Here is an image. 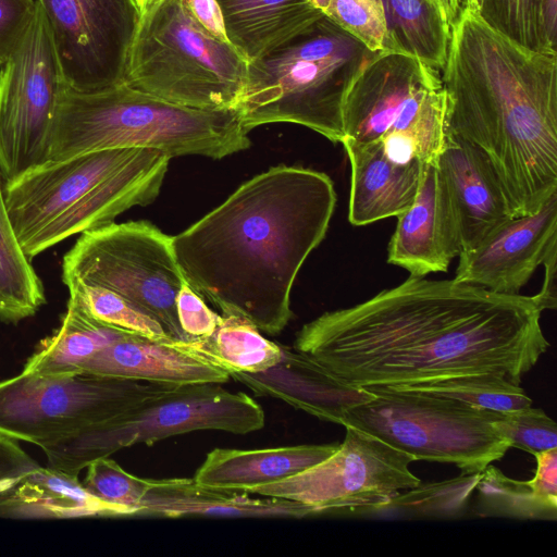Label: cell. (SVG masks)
Instances as JSON below:
<instances>
[{
  "mask_svg": "<svg viewBox=\"0 0 557 557\" xmlns=\"http://www.w3.org/2000/svg\"><path fill=\"white\" fill-rule=\"evenodd\" d=\"M532 296L410 275L296 334L304 352L349 384L393 386L466 373L520 385L549 348Z\"/></svg>",
  "mask_w": 557,
  "mask_h": 557,
  "instance_id": "cell-1",
  "label": "cell"
},
{
  "mask_svg": "<svg viewBox=\"0 0 557 557\" xmlns=\"http://www.w3.org/2000/svg\"><path fill=\"white\" fill-rule=\"evenodd\" d=\"M335 205L325 173L274 166L172 236L173 251L189 286L222 315L276 335L292 318L295 278L325 237Z\"/></svg>",
  "mask_w": 557,
  "mask_h": 557,
  "instance_id": "cell-2",
  "label": "cell"
},
{
  "mask_svg": "<svg viewBox=\"0 0 557 557\" xmlns=\"http://www.w3.org/2000/svg\"><path fill=\"white\" fill-rule=\"evenodd\" d=\"M441 71L446 132L488 158L513 216L537 211L557 193V54L462 8Z\"/></svg>",
  "mask_w": 557,
  "mask_h": 557,
  "instance_id": "cell-3",
  "label": "cell"
},
{
  "mask_svg": "<svg viewBox=\"0 0 557 557\" xmlns=\"http://www.w3.org/2000/svg\"><path fill=\"white\" fill-rule=\"evenodd\" d=\"M172 158L146 147L113 148L47 162L4 184L17 240L33 259L60 242L150 205Z\"/></svg>",
  "mask_w": 557,
  "mask_h": 557,
  "instance_id": "cell-4",
  "label": "cell"
},
{
  "mask_svg": "<svg viewBox=\"0 0 557 557\" xmlns=\"http://www.w3.org/2000/svg\"><path fill=\"white\" fill-rule=\"evenodd\" d=\"M238 112L177 106L125 83L96 92L67 88L59 106L49 160L103 149L146 147L169 154L222 159L250 146Z\"/></svg>",
  "mask_w": 557,
  "mask_h": 557,
  "instance_id": "cell-5",
  "label": "cell"
},
{
  "mask_svg": "<svg viewBox=\"0 0 557 557\" xmlns=\"http://www.w3.org/2000/svg\"><path fill=\"white\" fill-rule=\"evenodd\" d=\"M172 386L88 372L22 371L0 381V434L39 446L49 468L78 476L89 463L108 457L112 420Z\"/></svg>",
  "mask_w": 557,
  "mask_h": 557,
  "instance_id": "cell-6",
  "label": "cell"
},
{
  "mask_svg": "<svg viewBox=\"0 0 557 557\" xmlns=\"http://www.w3.org/2000/svg\"><path fill=\"white\" fill-rule=\"evenodd\" d=\"M363 51L324 16L312 29L248 62L235 109L242 125L249 132L263 124L294 123L342 143L344 97Z\"/></svg>",
  "mask_w": 557,
  "mask_h": 557,
  "instance_id": "cell-7",
  "label": "cell"
},
{
  "mask_svg": "<svg viewBox=\"0 0 557 557\" xmlns=\"http://www.w3.org/2000/svg\"><path fill=\"white\" fill-rule=\"evenodd\" d=\"M247 73L248 61L206 32L183 0H158L140 12L126 85L186 108L235 110Z\"/></svg>",
  "mask_w": 557,
  "mask_h": 557,
  "instance_id": "cell-8",
  "label": "cell"
},
{
  "mask_svg": "<svg viewBox=\"0 0 557 557\" xmlns=\"http://www.w3.org/2000/svg\"><path fill=\"white\" fill-rule=\"evenodd\" d=\"M445 112L438 70L407 50L364 49L344 97V140L367 144L405 135L417 145L423 163L435 164L445 145Z\"/></svg>",
  "mask_w": 557,
  "mask_h": 557,
  "instance_id": "cell-9",
  "label": "cell"
},
{
  "mask_svg": "<svg viewBox=\"0 0 557 557\" xmlns=\"http://www.w3.org/2000/svg\"><path fill=\"white\" fill-rule=\"evenodd\" d=\"M374 397L348 409L342 425L364 431L411 456L480 473L504 457L509 443L494 430L499 412L453 399L366 387Z\"/></svg>",
  "mask_w": 557,
  "mask_h": 557,
  "instance_id": "cell-10",
  "label": "cell"
},
{
  "mask_svg": "<svg viewBox=\"0 0 557 557\" xmlns=\"http://www.w3.org/2000/svg\"><path fill=\"white\" fill-rule=\"evenodd\" d=\"M62 281L108 289L154 318L172 339H191L177 318L186 280L172 236L149 222L111 223L81 234L63 258Z\"/></svg>",
  "mask_w": 557,
  "mask_h": 557,
  "instance_id": "cell-11",
  "label": "cell"
},
{
  "mask_svg": "<svg viewBox=\"0 0 557 557\" xmlns=\"http://www.w3.org/2000/svg\"><path fill=\"white\" fill-rule=\"evenodd\" d=\"M67 88L37 4L28 32L0 71V172L4 184L48 162L55 115Z\"/></svg>",
  "mask_w": 557,
  "mask_h": 557,
  "instance_id": "cell-12",
  "label": "cell"
},
{
  "mask_svg": "<svg viewBox=\"0 0 557 557\" xmlns=\"http://www.w3.org/2000/svg\"><path fill=\"white\" fill-rule=\"evenodd\" d=\"M338 449L320 463L252 494L327 510H377L421 481L409 469L414 459L380 438L346 425Z\"/></svg>",
  "mask_w": 557,
  "mask_h": 557,
  "instance_id": "cell-13",
  "label": "cell"
},
{
  "mask_svg": "<svg viewBox=\"0 0 557 557\" xmlns=\"http://www.w3.org/2000/svg\"><path fill=\"white\" fill-rule=\"evenodd\" d=\"M69 89L96 92L125 83L138 27L136 0H36Z\"/></svg>",
  "mask_w": 557,
  "mask_h": 557,
  "instance_id": "cell-14",
  "label": "cell"
},
{
  "mask_svg": "<svg viewBox=\"0 0 557 557\" xmlns=\"http://www.w3.org/2000/svg\"><path fill=\"white\" fill-rule=\"evenodd\" d=\"M262 407L249 395L215 383L172 386L134 405L108 426V456L199 430L247 434L263 428Z\"/></svg>",
  "mask_w": 557,
  "mask_h": 557,
  "instance_id": "cell-15",
  "label": "cell"
},
{
  "mask_svg": "<svg viewBox=\"0 0 557 557\" xmlns=\"http://www.w3.org/2000/svg\"><path fill=\"white\" fill-rule=\"evenodd\" d=\"M557 245V193L531 214L513 216L459 253L455 281L503 295H519Z\"/></svg>",
  "mask_w": 557,
  "mask_h": 557,
  "instance_id": "cell-16",
  "label": "cell"
},
{
  "mask_svg": "<svg viewBox=\"0 0 557 557\" xmlns=\"http://www.w3.org/2000/svg\"><path fill=\"white\" fill-rule=\"evenodd\" d=\"M435 165L461 252L473 248L495 227L513 218L497 173L474 145L446 132L445 146Z\"/></svg>",
  "mask_w": 557,
  "mask_h": 557,
  "instance_id": "cell-17",
  "label": "cell"
},
{
  "mask_svg": "<svg viewBox=\"0 0 557 557\" xmlns=\"http://www.w3.org/2000/svg\"><path fill=\"white\" fill-rule=\"evenodd\" d=\"M461 252L455 222L435 164L424 163L412 205L397 215L387 262L412 276L445 272Z\"/></svg>",
  "mask_w": 557,
  "mask_h": 557,
  "instance_id": "cell-18",
  "label": "cell"
},
{
  "mask_svg": "<svg viewBox=\"0 0 557 557\" xmlns=\"http://www.w3.org/2000/svg\"><path fill=\"white\" fill-rule=\"evenodd\" d=\"M259 396L283 400L320 420L342 424L344 413L374 394L342 380L310 356L282 346L281 360L268 370L230 375Z\"/></svg>",
  "mask_w": 557,
  "mask_h": 557,
  "instance_id": "cell-19",
  "label": "cell"
},
{
  "mask_svg": "<svg viewBox=\"0 0 557 557\" xmlns=\"http://www.w3.org/2000/svg\"><path fill=\"white\" fill-rule=\"evenodd\" d=\"M82 372L174 386L221 384L231 377L185 341H154L127 333L84 362Z\"/></svg>",
  "mask_w": 557,
  "mask_h": 557,
  "instance_id": "cell-20",
  "label": "cell"
},
{
  "mask_svg": "<svg viewBox=\"0 0 557 557\" xmlns=\"http://www.w3.org/2000/svg\"><path fill=\"white\" fill-rule=\"evenodd\" d=\"M351 166L348 219L362 226L397 216L413 202L422 178L424 163L392 161L377 141L342 143Z\"/></svg>",
  "mask_w": 557,
  "mask_h": 557,
  "instance_id": "cell-21",
  "label": "cell"
},
{
  "mask_svg": "<svg viewBox=\"0 0 557 557\" xmlns=\"http://www.w3.org/2000/svg\"><path fill=\"white\" fill-rule=\"evenodd\" d=\"M313 513V508L298 502L269 496L253 498L247 492L211 488L194 479L175 478L149 479L139 516L299 519Z\"/></svg>",
  "mask_w": 557,
  "mask_h": 557,
  "instance_id": "cell-22",
  "label": "cell"
},
{
  "mask_svg": "<svg viewBox=\"0 0 557 557\" xmlns=\"http://www.w3.org/2000/svg\"><path fill=\"white\" fill-rule=\"evenodd\" d=\"M339 444H304L262 449L215 448L197 469L202 486L252 494L257 488L296 475L325 460Z\"/></svg>",
  "mask_w": 557,
  "mask_h": 557,
  "instance_id": "cell-23",
  "label": "cell"
},
{
  "mask_svg": "<svg viewBox=\"0 0 557 557\" xmlns=\"http://www.w3.org/2000/svg\"><path fill=\"white\" fill-rule=\"evenodd\" d=\"M228 41L248 61L312 29L325 15L308 0H216Z\"/></svg>",
  "mask_w": 557,
  "mask_h": 557,
  "instance_id": "cell-24",
  "label": "cell"
},
{
  "mask_svg": "<svg viewBox=\"0 0 557 557\" xmlns=\"http://www.w3.org/2000/svg\"><path fill=\"white\" fill-rule=\"evenodd\" d=\"M0 513L17 518L136 516L132 509L91 495L77 475L49 467H38L0 495Z\"/></svg>",
  "mask_w": 557,
  "mask_h": 557,
  "instance_id": "cell-25",
  "label": "cell"
},
{
  "mask_svg": "<svg viewBox=\"0 0 557 557\" xmlns=\"http://www.w3.org/2000/svg\"><path fill=\"white\" fill-rule=\"evenodd\" d=\"M124 334L92 319L69 298L60 327L39 343L23 371L46 375L82 372L84 362Z\"/></svg>",
  "mask_w": 557,
  "mask_h": 557,
  "instance_id": "cell-26",
  "label": "cell"
},
{
  "mask_svg": "<svg viewBox=\"0 0 557 557\" xmlns=\"http://www.w3.org/2000/svg\"><path fill=\"white\" fill-rule=\"evenodd\" d=\"M196 354L216 363L230 375L256 373L275 366L282 357V346L265 338L248 320L222 315L212 335L185 341Z\"/></svg>",
  "mask_w": 557,
  "mask_h": 557,
  "instance_id": "cell-27",
  "label": "cell"
},
{
  "mask_svg": "<svg viewBox=\"0 0 557 557\" xmlns=\"http://www.w3.org/2000/svg\"><path fill=\"white\" fill-rule=\"evenodd\" d=\"M45 301L41 280L22 249L9 216L0 172V319L17 323L34 315Z\"/></svg>",
  "mask_w": 557,
  "mask_h": 557,
  "instance_id": "cell-28",
  "label": "cell"
},
{
  "mask_svg": "<svg viewBox=\"0 0 557 557\" xmlns=\"http://www.w3.org/2000/svg\"><path fill=\"white\" fill-rule=\"evenodd\" d=\"M389 387L410 394L453 399L497 412L512 411L532 405V399L520 385L493 373L457 374Z\"/></svg>",
  "mask_w": 557,
  "mask_h": 557,
  "instance_id": "cell-29",
  "label": "cell"
},
{
  "mask_svg": "<svg viewBox=\"0 0 557 557\" xmlns=\"http://www.w3.org/2000/svg\"><path fill=\"white\" fill-rule=\"evenodd\" d=\"M392 30L426 65L442 70L450 29L434 0H387Z\"/></svg>",
  "mask_w": 557,
  "mask_h": 557,
  "instance_id": "cell-30",
  "label": "cell"
},
{
  "mask_svg": "<svg viewBox=\"0 0 557 557\" xmlns=\"http://www.w3.org/2000/svg\"><path fill=\"white\" fill-rule=\"evenodd\" d=\"M481 515L516 519H557V507L543 502L534 492L531 481L506 476L498 468L488 465L475 486Z\"/></svg>",
  "mask_w": 557,
  "mask_h": 557,
  "instance_id": "cell-31",
  "label": "cell"
},
{
  "mask_svg": "<svg viewBox=\"0 0 557 557\" xmlns=\"http://www.w3.org/2000/svg\"><path fill=\"white\" fill-rule=\"evenodd\" d=\"M65 285L70 299L98 322L124 333L154 341L172 339L160 322L116 294L78 282Z\"/></svg>",
  "mask_w": 557,
  "mask_h": 557,
  "instance_id": "cell-32",
  "label": "cell"
},
{
  "mask_svg": "<svg viewBox=\"0 0 557 557\" xmlns=\"http://www.w3.org/2000/svg\"><path fill=\"white\" fill-rule=\"evenodd\" d=\"M324 15L370 52L406 50L389 26L383 0H330Z\"/></svg>",
  "mask_w": 557,
  "mask_h": 557,
  "instance_id": "cell-33",
  "label": "cell"
},
{
  "mask_svg": "<svg viewBox=\"0 0 557 557\" xmlns=\"http://www.w3.org/2000/svg\"><path fill=\"white\" fill-rule=\"evenodd\" d=\"M481 476L480 473L422 485L396 495L386 508H403L426 516H454L468 503Z\"/></svg>",
  "mask_w": 557,
  "mask_h": 557,
  "instance_id": "cell-34",
  "label": "cell"
},
{
  "mask_svg": "<svg viewBox=\"0 0 557 557\" xmlns=\"http://www.w3.org/2000/svg\"><path fill=\"white\" fill-rule=\"evenodd\" d=\"M87 474L82 482L95 497L140 513V500L145 495L149 479H143L125 471L109 457L100 458L87 467Z\"/></svg>",
  "mask_w": 557,
  "mask_h": 557,
  "instance_id": "cell-35",
  "label": "cell"
},
{
  "mask_svg": "<svg viewBox=\"0 0 557 557\" xmlns=\"http://www.w3.org/2000/svg\"><path fill=\"white\" fill-rule=\"evenodd\" d=\"M493 426L510 447L522 449L531 455L557 448V425L540 408L529 406L499 412Z\"/></svg>",
  "mask_w": 557,
  "mask_h": 557,
  "instance_id": "cell-36",
  "label": "cell"
},
{
  "mask_svg": "<svg viewBox=\"0 0 557 557\" xmlns=\"http://www.w3.org/2000/svg\"><path fill=\"white\" fill-rule=\"evenodd\" d=\"M479 13L496 30L527 48L544 52L536 0H480Z\"/></svg>",
  "mask_w": 557,
  "mask_h": 557,
  "instance_id": "cell-37",
  "label": "cell"
},
{
  "mask_svg": "<svg viewBox=\"0 0 557 557\" xmlns=\"http://www.w3.org/2000/svg\"><path fill=\"white\" fill-rule=\"evenodd\" d=\"M36 12V0H0V66L22 42Z\"/></svg>",
  "mask_w": 557,
  "mask_h": 557,
  "instance_id": "cell-38",
  "label": "cell"
},
{
  "mask_svg": "<svg viewBox=\"0 0 557 557\" xmlns=\"http://www.w3.org/2000/svg\"><path fill=\"white\" fill-rule=\"evenodd\" d=\"M176 311L180 325L189 338L212 335L222 319L187 282L182 285L177 295Z\"/></svg>",
  "mask_w": 557,
  "mask_h": 557,
  "instance_id": "cell-39",
  "label": "cell"
},
{
  "mask_svg": "<svg viewBox=\"0 0 557 557\" xmlns=\"http://www.w3.org/2000/svg\"><path fill=\"white\" fill-rule=\"evenodd\" d=\"M38 467L39 465L14 442V438L0 434V495Z\"/></svg>",
  "mask_w": 557,
  "mask_h": 557,
  "instance_id": "cell-40",
  "label": "cell"
},
{
  "mask_svg": "<svg viewBox=\"0 0 557 557\" xmlns=\"http://www.w3.org/2000/svg\"><path fill=\"white\" fill-rule=\"evenodd\" d=\"M536 469L531 483L535 494L546 504L557 507V448L533 455Z\"/></svg>",
  "mask_w": 557,
  "mask_h": 557,
  "instance_id": "cell-41",
  "label": "cell"
},
{
  "mask_svg": "<svg viewBox=\"0 0 557 557\" xmlns=\"http://www.w3.org/2000/svg\"><path fill=\"white\" fill-rule=\"evenodd\" d=\"M191 17L210 35L228 41L223 15L216 0H183Z\"/></svg>",
  "mask_w": 557,
  "mask_h": 557,
  "instance_id": "cell-42",
  "label": "cell"
},
{
  "mask_svg": "<svg viewBox=\"0 0 557 557\" xmlns=\"http://www.w3.org/2000/svg\"><path fill=\"white\" fill-rule=\"evenodd\" d=\"M542 50L557 54V0H536Z\"/></svg>",
  "mask_w": 557,
  "mask_h": 557,
  "instance_id": "cell-43",
  "label": "cell"
},
{
  "mask_svg": "<svg viewBox=\"0 0 557 557\" xmlns=\"http://www.w3.org/2000/svg\"><path fill=\"white\" fill-rule=\"evenodd\" d=\"M557 245L553 246L543 260L545 268L544 281L540 292L532 296L537 307L543 311L546 309L555 310L557 307L556 295V260Z\"/></svg>",
  "mask_w": 557,
  "mask_h": 557,
  "instance_id": "cell-44",
  "label": "cell"
},
{
  "mask_svg": "<svg viewBox=\"0 0 557 557\" xmlns=\"http://www.w3.org/2000/svg\"><path fill=\"white\" fill-rule=\"evenodd\" d=\"M449 29L462 12V0H434Z\"/></svg>",
  "mask_w": 557,
  "mask_h": 557,
  "instance_id": "cell-45",
  "label": "cell"
},
{
  "mask_svg": "<svg viewBox=\"0 0 557 557\" xmlns=\"http://www.w3.org/2000/svg\"><path fill=\"white\" fill-rule=\"evenodd\" d=\"M308 1L310 2V4L313 8L321 11L323 14L325 13V11L330 4V0H308Z\"/></svg>",
  "mask_w": 557,
  "mask_h": 557,
  "instance_id": "cell-46",
  "label": "cell"
},
{
  "mask_svg": "<svg viewBox=\"0 0 557 557\" xmlns=\"http://www.w3.org/2000/svg\"><path fill=\"white\" fill-rule=\"evenodd\" d=\"M462 7L479 11L480 0H462Z\"/></svg>",
  "mask_w": 557,
  "mask_h": 557,
  "instance_id": "cell-47",
  "label": "cell"
},
{
  "mask_svg": "<svg viewBox=\"0 0 557 557\" xmlns=\"http://www.w3.org/2000/svg\"><path fill=\"white\" fill-rule=\"evenodd\" d=\"M156 1H158V0H136L140 12L144 11L145 9H147L148 7H150Z\"/></svg>",
  "mask_w": 557,
  "mask_h": 557,
  "instance_id": "cell-48",
  "label": "cell"
}]
</instances>
